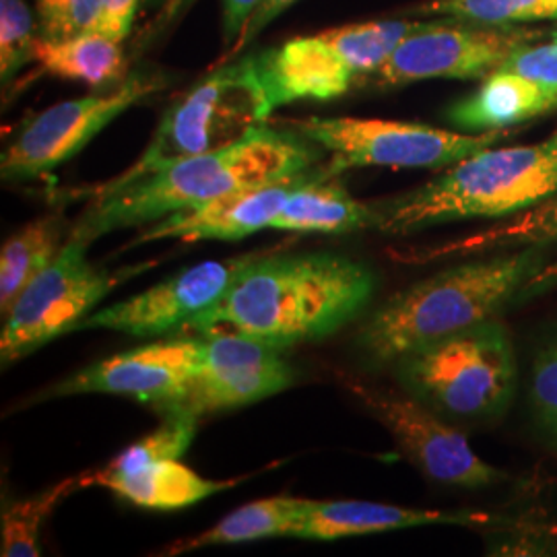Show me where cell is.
<instances>
[{"instance_id":"obj_1","label":"cell","mask_w":557,"mask_h":557,"mask_svg":"<svg viewBox=\"0 0 557 557\" xmlns=\"http://www.w3.org/2000/svg\"><path fill=\"white\" fill-rule=\"evenodd\" d=\"M376 275L335 252L260 255L182 333L236 331L278 349L329 337L370 304Z\"/></svg>"},{"instance_id":"obj_2","label":"cell","mask_w":557,"mask_h":557,"mask_svg":"<svg viewBox=\"0 0 557 557\" xmlns=\"http://www.w3.org/2000/svg\"><path fill=\"white\" fill-rule=\"evenodd\" d=\"M322 147L298 131L262 124L223 149L174 161L122 186H98L71 234L87 239L149 225L182 209L320 165Z\"/></svg>"},{"instance_id":"obj_3","label":"cell","mask_w":557,"mask_h":557,"mask_svg":"<svg viewBox=\"0 0 557 557\" xmlns=\"http://www.w3.org/2000/svg\"><path fill=\"white\" fill-rule=\"evenodd\" d=\"M545 246L458 264L400 289L361 326L359 349L376 363H395L423 345L496 319L545 269Z\"/></svg>"},{"instance_id":"obj_4","label":"cell","mask_w":557,"mask_h":557,"mask_svg":"<svg viewBox=\"0 0 557 557\" xmlns=\"http://www.w3.org/2000/svg\"><path fill=\"white\" fill-rule=\"evenodd\" d=\"M557 195V143L487 147L457 161L438 178L376 205L379 230L409 236L453 221L498 220Z\"/></svg>"},{"instance_id":"obj_5","label":"cell","mask_w":557,"mask_h":557,"mask_svg":"<svg viewBox=\"0 0 557 557\" xmlns=\"http://www.w3.org/2000/svg\"><path fill=\"white\" fill-rule=\"evenodd\" d=\"M273 112L259 54L230 60L172 103L137 163L103 186H122L174 161L223 149L267 124Z\"/></svg>"},{"instance_id":"obj_6","label":"cell","mask_w":557,"mask_h":557,"mask_svg":"<svg viewBox=\"0 0 557 557\" xmlns=\"http://www.w3.org/2000/svg\"><path fill=\"white\" fill-rule=\"evenodd\" d=\"M395 366L413 397L453 418L499 416L517 388L512 337L496 319L423 345Z\"/></svg>"},{"instance_id":"obj_7","label":"cell","mask_w":557,"mask_h":557,"mask_svg":"<svg viewBox=\"0 0 557 557\" xmlns=\"http://www.w3.org/2000/svg\"><path fill=\"white\" fill-rule=\"evenodd\" d=\"M425 21H368L285 41L259 54L260 77L271 106L335 100L376 75L398 44Z\"/></svg>"},{"instance_id":"obj_8","label":"cell","mask_w":557,"mask_h":557,"mask_svg":"<svg viewBox=\"0 0 557 557\" xmlns=\"http://www.w3.org/2000/svg\"><path fill=\"white\" fill-rule=\"evenodd\" d=\"M87 239L69 234L57 259L23 289L2 319L0 363L4 370L50 341L71 335L108 294L158 264V260H147L120 269H98L87 260Z\"/></svg>"},{"instance_id":"obj_9","label":"cell","mask_w":557,"mask_h":557,"mask_svg":"<svg viewBox=\"0 0 557 557\" xmlns=\"http://www.w3.org/2000/svg\"><path fill=\"white\" fill-rule=\"evenodd\" d=\"M296 131L314 140L331 158L329 176L354 168L442 170L508 137L506 131L465 135L416 122L376 119H306Z\"/></svg>"},{"instance_id":"obj_10","label":"cell","mask_w":557,"mask_h":557,"mask_svg":"<svg viewBox=\"0 0 557 557\" xmlns=\"http://www.w3.org/2000/svg\"><path fill=\"white\" fill-rule=\"evenodd\" d=\"M168 85L160 73L135 71L126 79L77 100L60 101L21 126L2 151L0 174L4 182L40 178L75 158L101 131Z\"/></svg>"},{"instance_id":"obj_11","label":"cell","mask_w":557,"mask_h":557,"mask_svg":"<svg viewBox=\"0 0 557 557\" xmlns=\"http://www.w3.org/2000/svg\"><path fill=\"white\" fill-rule=\"evenodd\" d=\"M549 36L527 25H487L467 21H425L403 38L380 66V87L423 79H485L499 71L518 48Z\"/></svg>"},{"instance_id":"obj_12","label":"cell","mask_w":557,"mask_h":557,"mask_svg":"<svg viewBox=\"0 0 557 557\" xmlns=\"http://www.w3.org/2000/svg\"><path fill=\"white\" fill-rule=\"evenodd\" d=\"M345 384L428 478L467 490L492 487L506 479L479 457L458 430L434 416L425 403L368 386L359 380H347Z\"/></svg>"},{"instance_id":"obj_13","label":"cell","mask_w":557,"mask_h":557,"mask_svg":"<svg viewBox=\"0 0 557 557\" xmlns=\"http://www.w3.org/2000/svg\"><path fill=\"white\" fill-rule=\"evenodd\" d=\"M262 252L223 260H205L170 275L133 298L106 306L81 320L73 333L114 331L131 337H165L182 333L220 301L234 278Z\"/></svg>"},{"instance_id":"obj_14","label":"cell","mask_w":557,"mask_h":557,"mask_svg":"<svg viewBox=\"0 0 557 557\" xmlns=\"http://www.w3.org/2000/svg\"><path fill=\"white\" fill-rule=\"evenodd\" d=\"M200 351V335L178 333V337L160 338L101 359L59 382L48 395H119L168 413L188 395L199 368Z\"/></svg>"},{"instance_id":"obj_15","label":"cell","mask_w":557,"mask_h":557,"mask_svg":"<svg viewBox=\"0 0 557 557\" xmlns=\"http://www.w3.org/2000/svg\"><path fill=\"white\" fill-rule=\"evenodd\" d=\"M200 337L199 368L176 409L200 418L259 403L292 386L294 370L283 349L236 331H209Z\"/></svg>"},{"instance_id":"obj_16","label":"cell","mask_w":557,"mask_h":557,"mask_svg":"<svg viewBox=\"0 0 557 557\" xmlns=\"http://www.w3.org/2000/svg\"><path fill=\"white\" fill-rule=\"evenodd\" d=\"M320 165L289 178L267 182L252 188H244L227 197L205 202L193 209H182L156 223H149L128 248L160 242V239H242L271 227L283 202L298 188L304 180L319 172Z\"/></svg>"},{"instance_id":"obj_17","label":"cell","mask_w":557,"mask_h":557,"mask_svg":"<svg viewBox=\"0 0 557 557\" xmlns=\"http://www.w3.org/2000/svg\"><path fill=\"white\" fill-rule=\"evenodd\" d=\"M498 518L478 510H428L403 508L391 504L338 499L317 502L308 499L289 537L335 541V539L379 535L400 529L453 524V527H483L494 524Z\"/></svg>"},{"instance_id":"obj_18","label":"cell","mask_w":557,"mask_h":557,"mask_svg":"<svg viewBox=\"0 0 557 557\" xmlns=\"http://www.w3.org/2000/svg\"><path fill=\"white\" fill-rule=\"evenodd\" d=\"M337 178L320 165L283 202L271 227L299 234H349L379 227V209L354 199Z\"/></svg>"},{"instance_id":"obj_19","label":"cell","mask_w":557,"mask_h":557,"mask_svg":"<svg viewBox=\"0 0 557 557\" xmlns=\"http://www.w3.org/2000/svg\"><path fill=\"white\" fill-rule=\"evenodd\" d=\"M552 110H557V91L499 69L483 79L475 94L455 103L448 119L465 131H506Z\"/></svg>"},{"instance_id":"obj_20","label":"cell","mask_w":557,"mask_h":557,"mask_svg":"<svg viewBox=\"0 0 557 557\" xmlns=\"http://www.w3.org/2000/svg\"><path fill=\"white\" fill-rule=\"evenodd\" d=\"M238 479L213 481L200 478L180 460H161L131 475H110L96 471L85 479V485H101L135 506L151 510H178L202 499L211 498L227 487H234Z\"/></svg>"},{"instance_id":"obj_21","label":"cell","mask_w":557,"mask_h":557,"mask_svg":"<svg viewBox=\"0 0 557 557\" xmlns=\"http://www.w3.org/2000/svg\"><path fill=\"white\" fill-rule=\"evenodd\" d=\"M122 44L100 32L69 40L40 38L34 62L46 75L85 83L94 89H110L128 77Z\"/></svg>"},{"instance_id":"obj_22","label":"cell","mask_w":557,"mask_h":557,"mask_svg":"<svg viewBox=\"0 0 557 557\" xmlns=\"http://www.w3.org/2000/svg\"><path fill=\"white\" fill-rule=\"evenodd\" d=\"M308 499L289 498V496H277V498L257 499L232 515L221 518L218 524L202 531L199 535L190 539H182L178 543L170 545L165 556H178L197 552L205 547L215 545H238L248 541L259 539L283 537L292 535L294 524L298 520L301 510L306 508Z\"/></svg>"},{"instance_id":"obj_23","label":"cell","mask_w":557,"mask_h":557,"mask_svg":"<svg viewBox=\"0 0 557 557\" xmlns=\"http://www.w3.org/2000/svg\"><path fill=\"white\" fill-rule=\"evenodd\" d=\"M66 223L60 215H46L27 223L2 244L0 250V312L9 314L23 289L57 259L64 246Z\"/></svg>"},{"instance_id":"obj_24","label":"cell","mask_w":557,"mask_h":557,"mask_svg":"<svg viewBox=\"0 0 557 557\" xmlns=\"http://www.w3.org/2000/svg\"><path fill=\"white\" fill-rule=\"evenodd\" d=\"M85 479L87 475L62 479L34 498L21 499L7 506L0 520V556H40L41 524L57 510L62 499L69 498L81 487H87Z\"/></svg>"},{"instance_id":"obj_25","label":"cell","mask_w":557,"mask_h":557,"mask_svg":"<svg viewBox=\"0 0 557 557\" xmlns=\"http://www.w3.org/2000/svg\"><path fill=\"white\" fill-rule=\"evenodd\" d=\"M411 13L487 25H527L557 21V0H430L413 7Z\"/></svg>"},{"instance_id":"obj_26","label":"cell","mask_w":557,"mask_h":557,"mask_svg":"<svg viewBox=\"0 0 557 557\" xmlns=\"http://www.w3.org/2000/svg\"><path fill=\"white\" fill-rule=\"evenodd\" d=\"M557 242V197H549L535 207L520 211L512 221L499 223L496 227L481 232L478 236L462 239L457 244H446L438 250L430 252L428 259L453 252H473V250H502L517 246H533V244H549Z\"/></svg>"},{"instance_id":"obj_27","label":"cell","mask_w":557,"mask_h":557,"mask_svg":"<svg viewBox=\"0 0 557 557\" xmlns=\"http://www.w3.org/2000/svg\"><path fill=\"white\" fill-rule=\"evenodd\" d=\"M197 425L199 416L182 409L170 411L156 432L124 448L101 471L110 475H131L161 460H180L197 436Z\"/></svg>"},{"instance_id":"obj_28","label":"cell","mask_w":557,"mask_h":557,"mask_svg":"<svg viewBox=\"0 0 557 557\" xmlns=\"http://www.w3.org/2000/svg\"><path fill=\"white\" fill-rule=\"evenodd\" d=\"M40 40L38 17L23 0H0V79L7 87L34 62Z\"/></svg>"},{"instance_id":"obj_29","label":"cell","mask_w":557,"mask_h":557,"mask_svg":"<svg viewBox=\"0 0 557 557\" xmlns=\"http://www.w3.org/2000/svg\"><path fill=\"white\" fill-rule=\"evenodd\" d=\"M101 0H36L40 38L69 40L98 32Z\"/></svg>"},{"instance_id":"obj_30","label":"cell","mask_w":557,"mask_h":557,"mask_svg":"<svg viewBox=\"0 0 557 557\" xmlns=\"http://www.w3.org/2000/svg\"><path fill=\"white\" fill-rule=\"evenodd\" d=\"M531 403L543 430L557 440V343L543 349L533 363Z\"/></svg>"},{"instance_id":"obj_31","label":"cell","mask_w":557,"mask_h":557,"mask_svg":"<svg viewBox=\"0 0 557 557\" xmlns=\"http://www.w3.org/2000/svg\"><path fill=\"white\" fill-rule=\"evenodd\" d=\"M504 71H512L527 79L557 91V41L529 44L518 48L510 59L504 62Z\"/></svg>"},{"instance_id":"obj_32","label":"cell","mask_w":557,"mask_h":557,"mask_svg":"<svg viewBox=\"0 0 557 557\" xmlns=\"http://www.w3.org/2000/svg\"><path fill=\"white\" fill-rule=\"evenodd\" d=\"M197 0H156L153 15L143 27L135 46H133V57L139 59L140 54L149 52L156 48L161 40H165L176 27L180 21L186 17V13L195 7Z\"/></svg>"},{"instance_id":"obj_33","label":"cell","mask_w":557,"mask_h":557,"mask_svg":"<svg viewBox=\"0 0 557 557\" xmlns=\"http://www.w3.org/2000/svg\"><path fill=\"white\" fill-rule=\"evenodd\" d=\"M296 2H299V0H260L259 7H257L255 13L250 15V20L246 23L244 32L239 34L236 44H234L230 50H225V52L221 54L220 62H218L215 66L225 64V62H230V60L238 59L239 54H244V52L250 48V44L259 38L260 34H262V29H264L267 25H271L273 21L277 20L281 13H285L287 9H292Z\"/></svg>"},{"instance_id":"obj_34","label":"cell","mask_w":557,"mask_h":557,"mask_svg":"<svg viewBox=\"0 0 557 557\" xmlns=\"http://www.w3.org/2000/svg\"><path fill=\"white\" fill-rule=\"evenodd\" d=\"M139 2L140 0H101L98 32L112 40H126L131 36L133 21L137 17Z\"/></svg>"},{"instance_id":"obj_35","label":"cell","mask_w":557,"mask_h":557,"mask_svg":"<svg viewBox=\"0 0 557 557\" xmlns=\"http://www.w3.org/2000/svg\"><path fill=\"white\" fill-rule=\"evenodd\" d=\"M259 2L260 0H221V25H223L225 50H230L236 44L250 15L259 7Z\"/></svg>"},{"instance_id":"obj_36","label":"cell","mask_w":557,"mask_h":557,"mask_svg":"<svg viewBox=\"0 0 557 557\" xmlns=\"http://www.w3.org/2000/svg\"><path fill=\"white\" fill-rule=\"evenodd\" d=\"M547 38L552 41H557V25L554 29H549V36H547Z\"/></svg>"},{"instance_id":"obj_37","label":"cell","mask_w":557,"mask_h":557,"mask_svg":"<svg viewBox=\"0 0 557 557\" xmlns=\"http://www.w3.org/2000/svg\"><path fill=\"white\" fill-rule=\"evenodd\" d=\"M552 140H554V143H557V131L556 133H554V137H552Z\"/></svg>"}]
</instances>
